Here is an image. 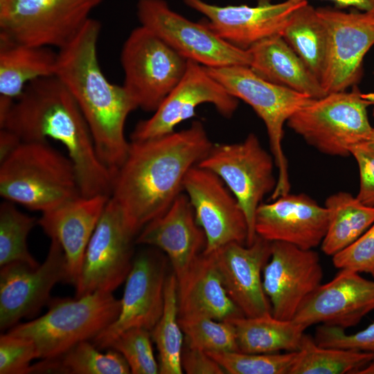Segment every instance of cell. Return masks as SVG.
<instances>
[{
  "instance_id": "1",
  "label": "cell",
  "mask_w": 374,
  "mask_h": 374,
  "mask_svg": "<svg viewBox=\"0 0 374 374\" xmlns=\"http://www.w3.org/2000/svg\"><path fill=\"white\" fill-rule=\"evenodd\" d=\"M213 144L199 121L160 137L130 142L127 157L114 177L110 198L135 236L184 192L186 173Z\"/></svg>"
},
{
  "instance_id": "2",
  "label": "cell",
  "mask_w": 374,
  "mask_h": 374,
  "mask_svg": "<svg viewBox=\"0 0 374 374\" xmlns=\"http://www.w3.org/2000/svg\"><path fill=\"white\" fill-rule=\"evenodd\" d=\"M0 127L13 132L21 141H58L73 164L82 196L110 197L113 177L98 156L78 103L55 75L28 84Z\"/></svg>"
},
{
  "instance_id": "3",
  "label": "cell",
  "mask_w": 374,
  "mask_h": 374,
  "mask_svg": "<svg viewBox=\"0 0 374 374\" xmlns=\"http://www.w3.org/2000/svg\"><path fill=\"white\" fill-rule=\"evenodd\" d=\"M100 24L90 18L77 35L59 49L55 75L71 92L91 130L98 156L114 177L130 147L126 119L137 106L125 87L105 78L98 62Z\"/></svg>"
},
{
  "instance_id": "4",
  "label": "cell",
  "mask_w": 374,
  "mask_h": 374,
  "mask_svg": "<svg viewBox=\"0 0 374 374\" xmlns=\"http://www.w3.org/2000/svg\"><path fill=\"white\" fill-rule=\"evenodd\" d=\"M0 164L5 200L43 213L82 196L72 161L47 141H22Z\"/></svg>"
},
{
  "instance_id": "5",
  "label": "cell",
  "mask_w": 374,
  "mask_h": 374,
  "mask_svg": "<svg viewBox=\"0 0 374 374\" xmlns=\"http://www.w3.org/2000/svg\"><path fill=\"white\" fill-rule=\"evenodd\" d=\"M47 305L46 314L8 331L30 340L41 359L59 356L82 341L93 340L116 319L121 310V300L105 292L51 299Z\"/></svg>"
},
{
  "instance_id": "6",
  "label": "cell",
  "mask_w": 374,
  "mask_h": 374,
  "mask_svg": "<svg viewBox=\"0 0 374 374\" xmlns=\"http://www.w3.org/2000/svg\"><path fill=\"white\" fill-rule=\"evenodd\" d=\"M374 92L351 91L327 93L313 99L287 120V126L310 145L330 156L347 157L351 148L366 142L373 127L367 109Z\"/></svg>"
},
{
  "instance_id": "7",
  "label": "cell",
  "mask_w": 374,
  "mask_h": 374,
  "mask_svg": "<svg viewBox=\"0 0 374 374\" xmlns=\"http://www.w3.org/2000/svg\"><path fill=\"white\" fill-rule=\"evenodd\" d=\"M204 67L230 94L250 105L265 125L278 171L270 199L290 193L288 163L283 148L284 125L293 114L314 98L269 82L247 65Z\"/></svg>"
},
{
  "instance_id": "8",
  "label": "cell",
  "mask_w": 374,
  "mask_h": 374,
  "mask_svg": "<svg viewBox=\"0 0 374 374\" xmlns=\"http://www.w3.org/2000/svg\"><path fill=\"white\" fill-rule=\"evenodd\" d=\"M197 165L220 177L235 197L247 218V245L251 244L257 235L256 210L277 184L272 154L263 148L255 134L250 133L241 142L213 143Z\"/></svg>"
},
{
  "instance_id": "9",
  "label": "cell",
  "mask_w": 374,
  "mask_h": 374,
  "mask_svg": "<svg viewBox=\"0 0 374 374\" xmlns=\"http://www.w3.org/2000/svg\"><path fill=\"white\" fill-rule=\"evenodd\" d=\"M104 0H0V36L28 44L67 45Z\"/></svg>"
},
{
  "instance_id": "10",
  "label": "cell",
  "mask_w": 374,
  "mask_h": 374,
  "mask_svg": "<svg viewBox=\"0 0 374 374\" xmlns=\"http://www.w3.org/2000/svg\"><path fill=\"white\" fill-rule=\"evenodd\" d=\"M121 63L123 86L137 107L154 112L184 76L188 60L140 26L125 41Z\"/></svg>"
},
{
  "instance_id": "11",
  "label": "cell",
  "mask_w": 374,
  "mask_h": 374,
  "mask_svg": "<svg viewBox=\"0 0 374 374\" xmlns=\"http://www.w3.org/2000/svg\"><path fill=\"white\" fill-rule=\"evenodd\" d=\"M136 13L141 26L188 60L206 67L249 66L247 51L224 40L206 20L194 22L175 12L165 0H139Z\"/></svg>"
},
{
  "instance_id": "12",
  "label": "cell",
  "mask_w": 374,
  "mask_h": 374,
  "mask_svg": "<svg viewBox=\"0 0 374 374\" xmlns=\"http://www.w3.org/2000/svg\"><path fill=\"white\" fill-rule=\"evenodd\" d=\"M135 237L109 197L85 250L75 297L113 292L125 281L132 266Z\"/></svg>"
},
{
  "instance_id": "13",
  "label": "cell",
  "mask_w": 374,
  "mask_h": 374,
  "mask_svg": "<svg viewBox=\"0 0 374 374\" xmlns=\"http://www.w3.org/2000/svg\"><path fill=\"white\" fill-rule=\"evenodd\" d=\"M328 31V51L320 83L327 93L348 90L359 82L363 60L374 46V12L320 7Z\"/></svg>"
},
{
  "instance_id": "14",
  "label": "cell",
  "mask_w": 374,
  "mask_h": 374,
  "mask_svg": "<svg viewBox=\"0 0 374 374\" xmlns=\"http://www.w3.org/2000/svg\"><path fill=\"white\" fill-rule=\"evenodd\" d=\"M204 103L213 105L225 118H231L238 107V99L230 94L204 66L188 60L181 80L151 117L136 124L131 141H145L173 132L179 123L195 115L197 106Z\"/></svg>"
},
{
  "instance_id": "15",
  "label": "cell",
  "mask_w": 374,
  "mask_h": 374,
  "mask_svg": "<svg viewBox=\"0 0 374 374\" xmlns=\"http://www.w3.org/2000/svg\"><path fill=\"white\" fill-rule=\"evenodd\" d=\"M183 190L194 210L197 222L204 231L205 253L238 242L247 245L248 225L237 199L215 173L198 165L186 173Z\"/></svg>"
},
{
  "instance_id": "16",
  "label": "cell",
  "mask_w": 374,
  "mask_h": 374,
  "mask_svg": "<svg viewBox=\"0 0 374 374\" xmlns=\"http://www.w3.org/2000/svg\"><path fill=\"white\" fill-rule=\"evenodd\" d=\"M61 281H67L66 260L61 246L53 239L44 261L37 267L19 262L1 267V330H10L21 319L37 314Z\"/></svg>"
},
{
  "instance_id": "17",
  "label": "cell",
  "mask_w": 374,
  "mask_h": 374,
  "mask_svg": "<svg viewBox=\"0 0 374 374\" xmlns=\"http://www.w3.org/2000/svg\"><path fill=\"white\" fill-rule=\"evenodd\" d=\"M322 278L317 252L285 242H271V256L262 271V285L274 317L292 320Z\"/></svg>"
},
{
  "instance_id": "18",
  "label": "cell",
  "mask_w": 374,
  "mask_h": 374,
  "mask_svg": "<svg viewBox=\"0 0 374 374\" xmlns=\"http://www.w3.org/2000/svg\"><path fill=\"white\" fill-rule=\"evenodd\" d=\"M166 263L151 250L139 253L134 259L125 279L121 310L116 319L92 341L99 349L107 348L121 332L134 328L152 331L164 306Z\"/></svg>"
},
{
  "instance_id": "19",
  "label": "cell",
  "mask_w": 374,
  "mask_h": 374,
  "mask_svg": "<svg viewBox=\"0 0 374 374\" xmlns=\"http://www.w3.org/2000/svg\"><path fill=\"white\" fill-rule=\"evenodd\" d=\"M204 15L210 28L231 45L248 50L266 38L281 35L290 17L308 1L258 0L254 6H217L204 0H182Z\"/></svg>"
},
{
  "instance_id": "20",
  "label": "cell",
  "mask_w": 374,
  "mask_h": 374,
  "mask_svg": "<svg viewBox=\"0 0 374 374\" xmlns=\"http://www.w3.org/2000/svg\"><path fill=\"white\" fill-rule=\"evenodd\" d=\"M271 253V242L258 235L250 245L231 242L210 253L228 296L244 317L271 314L262 285V271Z\"/></svg>"
},
{
  "instance_id": "21",
  "label": "cell",
  "mask_w": 374,
  "mask_h": 374,
  "mask_svg": "<svg viewBox=\"0 0 374 374\" xmlns=\"http://www.w3.org/2000/svg\"><path fill=\"white\" fill-rule=\"evenodd\" d=\"M373 310L374 280L364 278L357 272L341 269L306 299L293 320L307 328L321 323L346 330L359 323Z\"/></svg>"
},
{
  "instance_id": "22",
  "label": "cell",
  "mask_w": 374,
  "mask_h": 374,
  "mask_svg": "<svg viewBox=\"0 0 374 374\" xmlns=\"http://www.w3.org/2000/svg\"><path fill=\"white\" fill-rule=\"evenodd\" d=\"M261 203L256 212L257 235L270 242L280 241L303 249L321 244L327 231L328 213L305 193L282 195Z\"/></svg>"
},
{
  "instance_id": "23",
  "label": "cell",
  "mask_w": 374,
  "mask_h": 374,
  "mask_svg": "<svg viewBox=\"0 0 374 374\" xmlns=\"http://www.w3.org/2000/svg\"><path fill=\"white\" fill-rule=\"evenodd\" d=\"M135 242L155 247L164 251L171 262L176 278L179 279L203 253L206 238L196 221L188 197L182 192L163 215L143 228Z\"/></svg>"
},
{
  "instance_id": "24",
  "label": "cell",
  "mask_w": 374,
  "mask_h": 374,
  "mask_svg": "<svg viewBox=\"0 0 374 374\" xmlns=\"http://www.w3.org/2000/svg\"><path fill=\"white\" fill-rule=\"evenodd\" d=\"M109 199L105 195L80 196L42 213L37 223L64 251L67 281L75 285L84 254Z\"/></svg>"
},
{
  "instance_id": "25",
  "label": "cell",
  "mask_w": 374,
  "mask_h": 374,
  "mask_svg": "<svg viewBox=\"0 0 374 374\" xmlns=\"http://www.w3.org/2000/svg\"><path fill=\"white\" fill-rule=\"evenodd\" d=\"M177 280L179 318L229 321L244 316L228 296L211 253L199 254Z\"/></svg>"
},
{
  "instance_id": "26",
  "label": "cell",
  "mask_w": 374,
  "mask_h": 374,
  "mask_svg": "<svg viewBox=\"0 0 374 374\" xmlns=\"http://www.w3.org/2000/svg\"><path fill=\"white\" fill-rule=\"evenodd\" d=\"M57 53L52 48L0 36V118H5L28 84L55 75Z\"/></svg>"
},
{
  "instance_id": "27",
  "label": "cell",
  "mask_w": 374,
  "mask_h": 374,
  "mask_svg": "<svg viewBox=\"0 0 374 374\" xmlns=\"http://www.w3.org/2000/svg\"><path fill=\"white\" fill-rule=\"evenodd\" d=\"M247 51L248 66L262 78L314 99L327 94L319 79L281 35L262 39Z\"/></svg>"
},
{
  "instance_id": "28",
  "label": "cell",
  "mask_w": 374,
  "mask_h": 374,
  "mask_svg": "<svg viewBox=\"0 0 374 374\" xmlns=\"http://www.w3.org/2000/svg\"><path fill=\"white\" fill-rule=\"evenodd\" d=\"M229 321L234 326L239 352L245 353L298 351L307 329L293 319H279L271 314Z\"/></svg>"
},
{
  "instance_id": "29",
  "label": "cell",
  "mask_w": 374,
  "mask_h": 374,
  "mask_svg": "<svg viewBox=\"0 0 374 374\" xmlns=\"http://www.w3.org/2000/svg\"><path fill=\"white\" fill-rule=\"evenodd\" d=\"M324 206L328 224L321 245L328 256H333L349 246L374 223V207L362 204L349 193L330 195Z\"/></svg>"
},
{
  "instance_id": "30",
  "label": "cell",
  "mask_w": 374,
  "mask_h": 374,
  "mask_svg": "<svg viewBox=\"0 0 374 374\" xmlns=\"http://www.w3.org/2000/svg\"><path fill=\"white\" fill-rule=\"evenodd\" d=\"M281 36L320 81L328 51V31L308 2L290 17Z\"/></svg>"
},
{
  "instance_id": "31",
  "label": "cell",
  "mask_w": 374,
  "mask_h": 374,
  "mask_svg": "<svg viewBox=\"0 0 374 374\" xmlns=\"http://www.w3.org/2000/svg\"><path fill=\"white\" fill-rule=\"evenodd\" d=\"M28 373L128 374L130 366L123 355L110 349L100 351L90 340L82 341L63 354L30 365Z\"/></svg>"
},
{
  "instance_id": "32",
  "label": "cell",
  "mask_w": 374,
  "mask_h": 374,
  "mask_svg": "<svg viewBox=\"0 0 374 374\" xmlns=\"http://www.w3.org/2000/svg\"><path fill=\"white\" fill-rule=\"evenodd\" d=\"M374 359V353L322 347L304 334L290 374L357 373Z\"/></svg>"
},
{
  "instance_id": "33",
  "label": "cell",
  "mask_w": 374,
  "mask_h": 374,
  "mask_svg": "<svg viewBox=\"0 0 374 374\" xmlns=\"http://www.w3.org/2000/svg\"><path fill=\"white\" fill-rule=\"evenodd\" d=\"M183 331L179 322L177 280L175 275L167 276L162 314L151 331L159 351L161 374H181L184 346Z\"/></svg>"
},
{
  "instance_id": "34",
  "label": "cell",
  "mask_w": 374,
  "mask_h": 374,
  "mask_svg": "<svg viewBox=\"0 0 374 374\" xmlns=\"http://www.w3.org/2000/svg\"><path fill=\"white\" fill-rule=\"evenodd\" d=\"M37 223V219L19 211L13 202L0 205V266L24 262L33 267L39 264L27 247V237Z\"/></svg>"
},
{
  "instance_id": "35",
  "label": "cell",
  "mask_w": 374,
  "mask_h": 374,
  "mask_svg": "<svg viewBox=\"0 0 374 374\" xmlns=\"http://www.w3.org/2000/svg\"><path fill=\"white\" fill-rule=\"evenodd\" d=\"M188 346L206 353L239 351L235 330L230 321L206 317L179 318Z\"/></svg>"
},
{
  "instance_id": "36",
  "label": "cell",
  "mask_w": 374,
  "mask_h": 374,
  "mask_svg": "<svg viewBox=\"0 0 374 374\" xmlns=\"http://www.w3.org/2000/svg\"><path fill=\"white\" fill-rule=\"evenodd\" d=\"M298 351L245 353L239 351L207 353L229 374H290Z\"/></svg>"
},
{
  "instance_id": "37",
  "label": "cell",
  "mask_w": 374,
  "mask_h": 374,
  "mask_svg": "<svg viewBox=\"0 0 374 374\" xmlns=\"http://www.w3.org/2000/svg\"><path fill=\"white\" fill-rule=\"evenodd\" d=\"M151 332L141 328L128 329L116 336L107 348L120 353L128 364L131 373H159L152 346Z\"/></svg>"
},
{
  "instance_id": "38",
  "label": "cell",
  "mask_w": 374,
  "mask_h": 374,
  "mask_svg": "<svg viewBox=\"0 0 374 374\" xmlns=\"http://www.w3.org/2000/svg\"><path fill=\"white\" fill-rule=\"evenodd\" d=\"M35 358L37 350L30 340L9 332L1 335V374H27L30 362Z\"/></svg>"
},
{
  "instance_id": "39",
  "label": "cell",
  "mask_w": 374,
  "mask_h": 374,
  "mask_svg": "<svg viewBox=\"0 0 374 374\" xmlns=\"http://www.w3.org/2000/svg\"><path fill=\"white\" fill-rule=\"evenodd\" d=\"M332 257L334 266L374 277V223L355 241Z\"/></svg>"
},
{
  "instance_id": "40",
  "label": "cell",
  "mask_w": 374,
  "mask_h": 374,
  "mask_svg": "<svg viewBox=\"0 0 374 374\" xmlns=\"http://www.w3.org/2000/svg\"><path fill=\"white\" fill-rule=\"evenodd\" d=\"M314 340L322 347L349 349L374 353V323L366 328L348 335L345 329L321 324L316 329Z\"/></svg>"
},
{
  "instance_id": "41",
  "label": "cell",
  "mask_w": 374,
  "mask_h": 374,
  "mask_svg": "<svg viewBox=\"0 0 374 374\" xmlns=\"http://www.w3.org/2000/svg\"><path fill=\"white\" fill-rule=\"evenodd\" d=\"M350 154L359 169V187L356 197L362 204L374 207V151L361 143L351 148Z\"/></svg>"
},
{
  "instance_id": "42",
  "label": "cell",
  "mask_w": 374,
  "mask_h": 374,
  "mask_svg": "<svg viewBox=\"0 0 374 374\" xmlns=\"http://www.w3.org/2000/svg\"><path fill=\"white\" fill-rule=\"evenodd\" d=\"M181 367L188 374H224L223 368L206 352L184 343Z\"/></svg>"
},
{
  "instance_id": "43",
  "label": "cell",
  "mask_w": 374,
  "mask_h": 374,
  "mask_svg": "<svg viewBox=\"0 0 374 374\" xmlns=\"http://www.w3.org/2000/svg\"><path fill=\"white\" fill-rule=\"evenodd\" d=\"M22 141L13 132L1 128L0 130V163L9 157Z\"/></svg>"
},
{
  "instance_id": "44",
  "label": "cell",
  "mask_w": 374,
  "mask_h": 374,
  "mask_svg": "<svg viewBox=\"0 0 374 374\" xmlns=\"http://www.w3.org/2000/svg\"><path fill=\"white\" fill-rule=\"evenodd\" d=\"M308 1V0H292ZM334 3L339 8H354L355 10L374 12V0H325Z\"/></svg>"
},
{
  "instance_id": "45",
  "label": "cell",
  "mask_w": 374,
  "mask_h": 374,
  "mask_svg": "<svg viewBox=\"0 0 374 374\" xmlns=\"http://www.w3.org/2000/svg\"><path fill=\"white\" fill-rule=\"evenodd\" d=\"M357 373H374V359Z\"/></svg>"
},
{
  "instance_id": "46",
  "label": "cell",
  "mask_w": 374,
  "mask_h": 374,
  "mask_svg": "<svg viewBox=\"0 0 374 374\" xmlns=\"http://www.w3.org/2000/svg\"><path fill=\"white\" fill-rule=\"evenodd\" d=\"M362 144L365 145L368 148L374 151V127L373 129V131L368 139L366 142L363 143Z\"/></svg>"
},
{
  "instance_id": "47",
  "label": "cell",
  "mask_w": 374,
  "mask_h": 374,
  "mask_svg": "<svg viewBox=\"0 0 374 374\" xmlns=\"http://www.w3.org/2000/svg\"><path fill=\"white\" fill-rule=\"evenodd\" d=\"M373 117H374V109H373Z\"/></svg>"
}]
</instances>
